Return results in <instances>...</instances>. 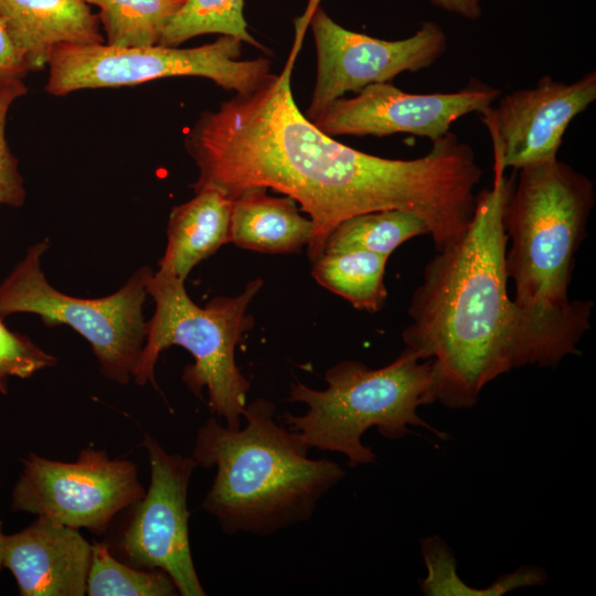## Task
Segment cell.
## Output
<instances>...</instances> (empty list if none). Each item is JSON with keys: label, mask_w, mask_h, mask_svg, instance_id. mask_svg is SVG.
I'll return each mask as SVG.
<instances>
[{"label": "cell", "mask_w": 596, "mask_h": 596, "mask_svg": "<svg viewBox=\"0 0 596 596\" xmlns=\"http://www.w3.org/2000/svg\"><path fill=\"white\" fill-rule=\"evenodd\" d=\"M421 235H428V227L411 212H368L342 221L329 235L323 253L366 251L389 258L403 243Z\"/></svg>", "instance_id": "19"}, {"label": "cell", "mask_w": 596, "mask_h": 596, "mask_svg": "<svg viewBox=\"0 0 596 596\" xmlns=\"http://www.w3.org/2000/svg\"><path fill=\"white\" fill-rule=\"evenodd\" d=\"M291 52L280 74L202 111L184 137L199 175L194 192L234 200L251 188L280 192L313 223L315 262L332 231L368 212L403 210L421 217L436 251L469 225L482 177L472 147L449 131L415 159L370 155L337 141L304 115L292 96Z\"/></svg>", "instance_id": "1"}, {"label": "cell", "mask_w": 596, "mask_h": 596, "mask_svg": "<svg viewBox=\"0 0 596 596\" xmlns=\"http://www.w3.org/2000/svg\"><path fill=\"white\" fill-rule=\"evenodd\" d=\"M56 364L28 337L10 331L0 317V392L7 394L11 376L28 379L38 371Z\"/></svg>", "instance_id": "24"}, {"label": "cell", "mask_w": 596, "mask_h": 596, "mask_svg": "<svg viewBox=\"0 0 596 596\" xmlns=\"http://www.w3.org/2000/svg\"><path fill=\"white\" fill-rule=\"evenodd\" d=\"M501 91L471 79L453 93H408L391 82L371 84L353 97L337 99L313 124L326 135L385 137L411 134L437 140L451 125L492 106Z\"/></svg>", "instance_id": "12"}, {"label": "cell", "mask_w": 596, "mask_h": 596, "mask_svg": "<svg viewBox=\"0 0 596 596\" xmlns=\"http://www.w3.org/2000/svg\"><path fill=\"white\" fill-rule=\"evenodd\" d=\"M518 171L503 214L517 352L521 366L554 368L581 353L577 345L590 328L594 302L571 299L568 286L595 189L586 174L557 158Z\"/></svg>", "instance_id": "3"}, {"label": "cell", "mask_w": 596, "mask_h": 596, "mask_svg": "<svg viewBox=\"0 0 596 596\" xmlns=\"http://www.w3.org/2000/svg\"><path fill=\"white\" fill-rule=\"evenodd\" d=\"M26 93L23 79L0 81V205L20 207L25 200L23 178L7 141L6 127L10 107Z\"/></svg>", "instance_id": "23"}, {"label": "cell", "mask_w": 596, "mask_h": 596, "mask_svg": "<svg viewBox=\"0 0 596 596\" xmlns=\"http://www.w3.org/2000/svg\"><path fill=\"white\" fill-rule=\"evenodd\" d=\"M151 479L148 491L135 504L130 522L121 534L119 550L135 567L161 570L182 596H204L189 542V481L198 466L193 457L168 454L145 435Z\"/></svg>", "instance_id": "11"}, {"label": "cell", "mask_w": 596, "mask_h": 596, "mask_svg": "<svg viewBox=\"0 0 596 596\" xmlns=\"http://www.w3.org/2000/svg\"><path fill=\"white\" fill-rule=\"evenodd\" d=\"M317 53L316 85L306 117L315 121L345 93L433 66L447 51L444 29L425 21L411 36L383 40L348 30L317 7L309 20Z\"/></svg>", "instance_id": "10"}, {"label": "cell", "mask_w": 596, "mask_h": 596, "mask_svg": "<svg viewBox=\"0 0 596 596\" xmlns=\"http://www.w3.org/2000/svg\"><path fill=\"white\" fill-rule=\"evenodd\" d=\"M243 41L221 35L195 47L150 45L116 47L99 44H61L47 62L46 93L64 96L81 89L115 88L150 81L198 76L217 86L244 94L258 87L270 74L265 57L241 60Z\"/></svg>", "instance_id": "8"}, {"label": "cell", "mask_w": 596, "mask_h": 596, "mask_svg": "<svg viewBox=\"0 0 596 596\" xmlns=\"http://www.w3.org/2000/svg\"><path fill=\"white\" fill-rule=\"evenodd\" d=\"M313 223L296 201L251 188L232 200L228 243L266 254H289L309 245Z\"/></svg>", "instance_id": "16"}, {"label": "cell", "mask_w": 596, "mask_h": 596, "mask_svg": "<svg viewBox=\"0 0 596 596\" xmlns=\"http://www.w3.org/2000/svg\"><path fill=\"white\" fill-rule=\"evenodd\" d=\"M89 596H172L178 595L172 578L161 570H142L116 560L103 543L92 545L86 581Z\"/></svg>", "instance_id": "22"}, {"label": "cell", "mask_w": 596, "mask_h": 596, "mask_svg": "<svg viewBox=\"0 0 596 596\" xmlns=\"http://www.w3.org/2000/svg\"><path fill=\"white\" fill-rule=\"evenodd\" d=\"M4 538H6V534L3 533L2 521L0 520V572L2 568V552H3Z\"/></svg>", "instance_id": "27"}, {"label": "cell", "mask_w": 596, "mask_h": 596, "mask_svg": "<svg viewBox=\"0 0 596 596\" xmlns=\"http://www.w3.org/2000/svg\"><path fill=\"white\" fill-rule=\"evenodd\" d=\"M47 247V240L30 246L0 284V317L29 312L38 315L46 326L71 327L89 342L107 379L128 383L146 341L142 306L149 296L152 269L141 267L109 296L73 297L52 287L45 278L41 258Z\"/></svg>", "instance_id": "7"}, {"label": "cell", "mask_w": 596, "mask_h": 596, "mask_svg": "<svg viewBox=\"0 0 596 596\" xmlns=\"http://www.w3.org/2000/svg\"><path fill=\"white\" fill-rule=\"evenodd\" d=\"M172 209L168 243L160 273L185 280L191 269L228 243L232 200L215 189H203Z\"/></svg>", "instance_id": "17"}, {"label": "cell", "mask_w": 596, "mask_h": 596, "mask_svg": "<svg viewBox=\"0 0 596 596\" xmlns=\"http://www.w3.org/2000/svg\"><path fill=\"white\" fill-rule=\"evenodd\" d=\"M12 490L11 509L49 517L65 525L102 534L113 518L145 494L137 467L86 448L75 462L29 454Z\"/></svg>", "instance_id": "9"}, {"label": "cell", "mask_w": 596, "mask_h": 596, "mask_svg": "<svg viewBox=\"0 0 596 596\" xmlns=\"http://www.w3.org/2000/svg\"><path fill=\"white\" fill-rule=\"evenodd\" d=\"M30 72L0 20V81L23 79Z\"/></svg>", "instance_id": "25"}, {"label": "cell", "mask_w": 596, "mask_h": 596, "mask_svg": "<svg viewBox=\"0 0 596 596\" xmlns=\"http://www.w3.org/2000/svg\"><path fill=\"white\" fill-rule=\"evenodd\" d=\"M235 36L266 54L272 52L249 34L244 18V0H185L167 23L159 45L179 46L203 34Z\"/></svg>", "instance_id": "21"}, {"label": "cell", "mask_w": 596, "mask_h": 596, "mask_svg": "<svg viewBox=\"0 0 596 596\" xmlns=\"http://www.w3.org/2000/svg\"><path fill=\"white\" fill-rule=\"evenodd\" d=\"M98 8L105 44L116 47L157 45L169 20L185 0H84Z\"/></svg>", "instance_id": "20"}, {"label": "cell", "mask_w": 596, "mask_h": 596, "mask_svg": "<svg viewBox=\"0 0 596 596\" xmlns=\"http://www.w3.org/2000/svg\"><path fill=\"white\" fill-rule=\"evenodd\" d=\"M430 3L448 13L467 20H477L482 14L480 0H429Z\"/></svg>", "instance_id": "26"}, {"label": "cell", "mask_w": 596, "mask_h": 596, "mask_svg": "<svg viewBox=\"0 0 596 596\" xmlns=\"http://www.w3.org/2000/svg\"><path fill=\"white\" fill-rule=\"evenodd\" d=\"M387 257L366 251L322 253L312 262L311 274L328 290L355 309L377 312L387 298L384 273Z\"/></svg>", "instance_id": "18"}, {"label": "cell", "mask_w": 596, "mask_h": 596, "mask_svg": "<svg viewBox=\"0 0 596 596\" xmlns=\"http://www.w3.org/2000/svg\"><path fill=\"white\" fill-rule=\"evenodd\" d=\"M490 140L491 187L476 195L466 231L426 264L402 333L405 348L432 360L436 401L455 409L472 407L488 383L519 368L503 225L514 178L505 177L500 147Z\"/></svg>", "instance_id": "2"}, {"label": "cell", "mask_w": 596, "mask_h": 596, "mask_svg": "<svg viewBox=\"0 0 596 596\" xmlns=\"http://www.w3.org/2000/svg\"><path fill=\"white\" fill-rule=\"evenodd\" d=\"M0 20L30 72L47 66L61 44L105 43L98 14L84 0H0Z\"/></svg>", "instance_id": "15"}, {"label": "cell", "mask_w": 596, "mask_h": 596, "mask_svg": "<svg viewBox=\"0 0 596 596\" xmlns=\"http://www.w3.org/2000/svg\"><path fill=\"white\" fill-rule=\"evenodd\" d=\"M263 284L260 278L253 279L240 295L216 297L200 307L189 297L183 280L153 273L148 294L156 308L147 322L146 341L132 372L135 382H150L158 390L155 366L159 354L170 345H180L194 360L182 374L189 390L203 398L206 387L212 414L224 418L230 429L241 428L251 384L236 365L235 350L244 333L253 328L247 310Z\"/></svg>", "instance_id": "6"}, {"label": "cell", "mask_w": 596, "mask_h": 596, "mask_svg": "<svg viewBox=\"0 0 596 596\" xmlns=\"http://www.w3.org/2000/svg\"><path fill=\"white\" fill-rule=\"evenodd\" d=\"M328 387L320 391L300 381L290 384L288 401L300 402L304 415L284 413L278 418L297 432L311 449L344 455L348 466L374 464L375 454L362 443L371 428L390 439L412 433L408 426H421L447 439L418 415V408L436 402L432 360H422L405 348L390 364L370 369L354 360L340 361L323 376Z\"/></svg>", "instance_id": "5"}, {"label": "cell", "mask_w": 596, "mask_h": 596, "mask_svg": "<svg viewBox=\"0 0 596 596\" xmlns=\"http://www.w3.org/2000/svg\"><path fill=\"white\" fill-rule=\"evenodd\" d=\"M263 397L246 404V426L230 429L211 416L198 432L193 459L216 473L202 509L227 534L269 535L308 521L344 476L328 459H311L297 432L275 421Z\"/></svg>", "instance_id": "4"}, {"label": "cell", "mask_w": 596, "mask_h": 596, "mask_svg": "<svg viewBox=\"0 0 596 596\" xmlns=\"http://www.w3.org/2000/svg\"><path fill=\"white\" fill-rule=\"evenodd\" d=\"M595 100V71L570 83L544 75L532 88L499 97L480 117L499 143L504 168L518 171L556 159L570 124Z\"/></svg>", "instance_id": "13"}, {"label": "cell", "mask_w": 596, "mask_h": 596, "mask_svg": "<svg viewBox=\"0 0 596 596\" xmlns=\"http://www.w3.org/2000/svg\"><path fill=\"white\" fill-rule=\"evenodd\" d=\"M92 545L78 529L49 517L4 538L2 567L23 596H83Z\"/></svg>", "instance_id": "14"}]
</instances>
